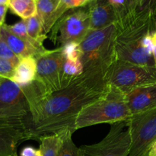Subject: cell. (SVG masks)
Listing matches in <instances>:
<instances>
[{
    "label": "cell",
    "mask_w": 156,
    "mask_h": 156,
    "mask_svg": "<svg viewBox=\"0 0 156 156\" xmlns=\"http://www.w3.org/2000/svg\"><path fill=\"white\" fill-rule=\"evenodd\" d=\"M93 1H94V0H88V3L91 2H93Z\"/></svg>",
    "instance_id": "34"
},
{
    "label": "cell",
    "mask_w": 156,
    "mask_h": 156,
    "mask_svg": "<svg viewBox=\"0 0 156 156\" xmlns=\"http://www.w3.org/2000/svg\"><path fill=\"white\" fill-rule=\"evenodd\" d=\"M36 81L45 94L57 91L68 86L73 79H69L63 71L65 58L62 47L47 50L36 57Z\"/></svg>",
    "instance_id": "6"
},
{
    "label": "cell",
    "mask_w": 156,
    "mask_h": 156,
    "mask_svg": "<svg viewBox=\"0 0 156 156\" xmlns=\"http://www.w3.org/2000/svg\"><path fill=\"white\" fill-rule=\"evenodd\" d=\"M37 79V60L33 56L23 58L15 67V74L11 79L20 86H26Z\"/></svg>",
    "instance_id": "16"
},
{
    "label": "cell",
    "mask_w": 156,
    "mask_h": 156,
    "mask_svg": "<svg viewBox=\"0 0 156 156\" xmlns=\"http://www.w3.org/2000/svg\"><path fill=\"white\" fill-rule=\"evenodd\" d=\"M30 104L24 87L11 79L0 80V118L28 117Z\"/></svg>",
    "instance_id": "10"
},
{
    "label": "cell",
    "mask_w": 156,
    "mask_h": 156,
    "mask_svg": "<svg viewBox=\"0 0 156 156\" xmlns=\"http://www.w3.org/2000/svg\"><path fill=\"white\" fill-rule=\"evenodd\" d=\"M152 44H153V51H152V54H153V59L154 62H155V66L156 68V29H154L152 32Z\"/></svg>",
    "instance_id": "30"
},
{
    "label": "cell",
    "mask_w": 156,
    "mask_h": 156,
    "mask_svg": "<svg viewBox=\"0 0 156 156\" xmlns=\"http://www.w3.org/2000/svg\"><path fill=\"white\" fill-rule=\"evenodd\" d=\"M73 133L74 131L71 129L68 131L59 148L57 156H78L79 155V148L73 140Z\"/></svg>",
    "instance_id": "22"
},
{
    "label": "cell",
    "mask_w": 156,
    "mask_h": 156,
    "mask_svg": "<svg viewBox=\"0 0 156 156\" xmlns=\"http://www.w3.org/2000/svg\"><path fill=\"white\" fill-rule=\"evenodd\" d=\"M9 9L22 20L37 15V0H10Z\"/></svg>",
    "instance_id": "18"
},
{
    "label": "cell",
    "mask_w": 156,
    "mask_h": 156,
    "mask_svg": "<svg viewBox=\"0 0 156 156\" xmlns=\"http://www.w3.org/2000/svg\"><path fill=\"white\" fill-rule=\"evenodd\" d=\"M105 79L108 85L126 94L137 87L156 82V68L115 59L108 67Z\"/></svg>",
    "instance_id": "5"
},
{
    "label": "cell",
    "mask_w": 156,
    "mask_h": 156,
    "mask_svg": "<svg viewBox=\"0 0 156 156\" xmlns=\"http://www.w3.org/2000/svg\"><path fill=\"white\" fill-rule=\"evenodd\" d=\"M6 26H7V28L12 34L16 35L18 37L21 38L24 41L33 44L34 46L38 47V48H45L44 47V45H41V44H38L37 42H36L34 40H33L29 36L28 33H27V26H26V23L24 20H21V21H18V22L15 23V24H12V25H7L6 24Z\"/></svg>",
    "instance_id": "20"
},
{
    "label": "cell",
    "mask_w": 156,
    "mask_h": 156,
    "mask_svg": "<svg viewBox=\"0 0 156 156\" xmlns=\"http://www.w3.org/2000/svg\"><path fill=\"white\" fill-rule=\"evenodd\" d=\"M61 47H62V53H63L65 59H79L82 57L80 43H67Z\"/></svg>",
    "instance_id": "23"
},
{
    "label": "cell",
    "mask_w": 156,
    "mask_h": 156,
    "mask_svg": "<svg viewBox=\"0 0 156 156\" xmlns=\"http://www.w3.org/2000/svg\"><path fill=\"white\" fill-rule=\"evenodd\" d=\"M37 15L45 34L52 30L59 18L69 11L61 4V0H37Z\"/></svg>",
    "instance_id": "14"
},
{
    "label": "cell",
    "mask_w": 156,
    "mask_h": 156,
    "mask_svg": "<svg viewBox=\"0 0 156 156\" xmlns=\"http://www.w3.org/2000/svg\"><path fill=\"white\" fill-rule=\"evenodd\" d=\"M0 58L7 59L10 61L12 63L17 66L21 59L15 54L13 51L11 50L10 47H9L5 41L0 37Z\"/></svg>",
    "instance_id": "24"
},
{
    "label": "cell",
    "mask_w": 156,
    "mask_h": 156,
    "mask_svg": "<svg viewBox=\"0 0 156 156\" xmlns=\"http://www.w3.org/2000/svg\"><path fill=\"white\" fill-rule=\"evenodd\" d=\"M20 156H42V155L40 149H37L34 147L28 146L23 148Z\"/></svg>",
    "instance_id": "28"
},
{
    "label": "cell",
    "mask_w": 156,
    "mask_h": 156,
    "mask_svg": "<svg viewBox=\"0 0 156 156\" xmlns=\"http://www.w3.org/2000/svg\"><path fill=\"white\" fill-rule=\"evenodd\" d=\"M116 59L133 64L155 66L153 59L152 15L133 11L117 21Z\"/></svg>",
    "instance_id": "2"
},
{
    "label": "cell",
    "mask_w": 156,
    "mask_h": 156,
    "mask_svg": "<svg viewBox=\"0 0 156 156\" xmlns=\"http://www.w3.org/2000/svg\"><path fill=\"white\" fill-rule=\"evenodd\" d=\"M117 22L98 30H90L80 42L84 74L105 76L115 57Z\"/></svg>",
    "instance_id": "3"
},
{
    "label": "cell",
    "mask_w": 156,
    "mask_h": 156,
    "mask_svg": "<svg viewBox=\"0 0 156 156\" xmlns=\"http://www.w3.org/2000/svg\"><path fill=\"white\" fill-rule=\"evenodd\" d=\"M126 100L132 116L156 108V82L134 88L126 94Z\"/></svg>",
    "instance_id": "12"
},
{
    "label": "cell",
    "mask_w": 156,
    "mask_h": 156,
    "mask_svg": "<svg viewBox=\"0 0 156 156\" xmlns=\"http://www.w3.org/2000/svg\"><path fill=\"white\" fill-rule=\"evenodd\" d=\"M69 130L66 129L57 133L41 136L38 142L42 156H57L59 148Z\"/></svg>",
    "instance_id": "17"
},
{
    "label": "cell",
    "mask_w": 156,
    "mask_h": 156,
    "mask_svg": "<svg viewBox=\"0 0 156 156\" xmlns=\"http://www.w3.org/2000/svg\"><path fill=\"white\" fill-rule=\"evenodd\" d=\"M10 0H0V5H8L9 6Z\"/></svg>",
    "instance_id": "33"
},
{
    "label": "cell",
    "mask_w": 156,
    "mask_h": 156,
    "mask_svg": "<svg viewBox=\"0 0 156 156\" xmlns=\"http://www.w3.org/2000/svg\"><path fill=\"white\" fill-rule=\"evenodd\" d=\"M156 7V0H136V12H147L152 15Z\"/></svg>",
    "instance_id": "26"
},
{
    "label": "cell",
    "mask_w": 156,
    "mask_h": 156,
    "mask_svg": "<svg viewBox=\"0 0 156 156\" xmlns=\"http://www.w3.org/2000/svg\"><path fill=\"white\" fill-rule=\"evenodd\" d=\"M152 19H153V24H154V27L156 29V7L154 9L153 12H152Z\"/></svg>",
    "instance_id": "32"
},
{
    "label": "cell",
    "mask_w": 156,
    "mask_h": 156,
    "mask_svg": "<svg viewBox=\"0 0 156 156\" xmlns=\"http://www.w3.org/2000/svg\"><path fill=\"white\" fill-rule=\"evenodd\" d=\"M2 79V78H0V80H1V79Z\"/></svg>",
    "instance_id": "35"
},
{
    "label": "cell",
    "mask_w": 156,
    "mask_h": 156,
    "mask_svg": "<svg viewBox=\"0 0 156 156\" xmlns=\"http://www.w3.org/2000/svg\"><path fill=\"white\" fill-rule=\"evenodd\" d=\"M16 66L7 59L0 58V78L12 79L15 74Z\"/></svg>",
    "instance_id": "25"
},
{
    "label": "cell",
    "mask_w": 156,
    "mask_h": 156,
    "mask_svg": "<svg viewBox=\"0 0 156 156\" xmlns=\"http://www.w3.org/2000/svg\"><path fill=\"white\" fill-rule=\"evenodd\" d=\"M0 37L5 41L11 50L20 59L30 56L36 58L41 53L47 50L46 48H38L17 37L7 28L5 24L0 27Z\"/></svg>",
    "instance_id": "15"
},
{
    "label": "cell",
    "mask_w": 156,
    "mask_h": 156,
    "mask_svg": "<svg viewBox=\"0 0 156 156\" xmlns=\"http://www.w3.org/2000/svg\"><path fill=\"white\" fill-rule=\"evenodd\" d=\"M90 30V17L87 5L72 9L67 11L53 26L51 40L54 44L58 41L62 46L70 42L80 43Z\"/></svg>",
    "instance_id": "8"
},
{
    "label": "cell",
    "mask_w": 156,
    "mask_h": 156,
    "mask_svg": "<svg viewBox=\"0 0 156 156\" xmlns=\"http://www.w3.org/2000/svg\"><path fill=\"white\" fill-rule=\"evenodd\" d=\"M88 0H61V4L67 9L69 10L76 8H80L86 6Z\"/></svg>",
    "instance_id": "27"
},
{
    "label": "cell",
    "mask_w": 156,
    "mask_h": 156,
    "mask_svg": "<svg viewBox=\"0 0 156 156\" xmlns=\"http://www.w3.org/2000/svg\"><path fill=\"white\" fill-rule=\"evenodd\" d=\"M63 71L69 79H73L82 76L84 73V67L81 59H65Z\"/></svg>",
    "instance_id": "21"
},
{
    "label": "cell",
    "mask_w": 156,
    "mask_h": 156,
    "mask_svg": "<svg viewBox=\"0 0 156 156\" xmlns=\"http://www.w3.org/2000/svg\"><path fill=\"white\" fill-rule=\"evenodd\" d=\"M17 156H18V155H17Z\"/></svg>",
    "instance_id": "36"
},
{
    "label": "cell",
    "mask_w": 156,
    "mask_h": 156,
    "mask_svg": "<svg viewBox=\"0 0 156 156\" xmlns=\"http://www.w3.org/2000/svg\"><path fill=\"white\" fill-rule=\"evenodd\" d=\"M145 156H156V141L151 146Z\"/></svg>",
    "instance_id": "31"
},
{
    "label": "cell",
    "mask_w": 156,
    "mask_h": 156,
    "mask_svg": "<svg viewBox=\"0 0 156 156\" xmlns=\"http://www.w3.org/2000/svg\"><path fill=\"white\" fill-rule=\"evenodd\" d=\"M30 140L27 117L0 118V156H17V148Z\"/></svg>",
    "instance_id": "11"
},
{
    "label": "cell",
    "mask_w": 156,
    "mask_h": 156,
    "mask_svg": "<svg viewBox=\"0 0 156 156\" xmlns=\"http://www.w3.org/2000/svg\"><path fill=\"white\" fill-rule=\"evenodd\" d=\"M130 143L129 121L119 122L111 124L101 141L79 147L78 156H127Z\"/></svg>",
    "instance_id": "7"
},
{
    "label": "cell",
    "mask_w": 156,
    "mask_h": 156,
    "mask_svg": "<svg viewBox=\"0 0 156 156\" xmlns=\"http://www.w3.org/2000/svg\"><path fill=\"white\" fill-rule=\"evenodd\" d=\"M108 88L103 76L82 74L65 88L44 94L37 88L30 97L27 125L30 140L38 141L43 136L66 129L75 132L77 116L83 108L100 98Z\"/></svg>",
    "instance_id": "1"
},
{
    "label": "cell",
    "mask_w": 156,
    "mask_h": 156,
    "mask_svg": "<svg viewBox=\"0 0 156 156\" xmlns=\"http://www.w3.org/2000/svg\"><path fill=\"white\" fill-rule=\"evenodd\" d=\"M27 26L29 36L38 44L44 45V41L47 38V34L44 33L42 23L37 15L24 20Z\"/></svg>",
    "instance_id": "19"
},
{
    "label": "cell",
    "mask_w": 156,
    "mask_h": 156,
    "mask_svg": "<svg viewBox=\"0 0 156 156\" xmlns=\"http://www.w3.org/2000/svg\"><path fill=\"white\" fill-rule=\"evenodd\" d=\"M129 128L131 143L127 156H145L156 141V108L133 115Z\"/></svg>",
    "instance_id": "9"
},
{
    "label": "cell",
    "mask_w": 156,
    "mask_h": 156,
    "mask_svg": "<svg viewBox=\"0 0 156 156\" xmlns=\"http://www.w3.org/2000/svg\"><path fill=\"white\" fill-rule=\"evenodd\" d=\"M8 9H9L8 5H0V27H2L5 24L4 21Z\"/></svg>",
    "instance_id": "29"
},
{
    "label": "cell",
    "mask_w": 156,
    "mask_h": 156,
    "mask_svg": "<svg viewBox=\"0 0 156 156\" xmlns=\"http://www.w3.org/2000/svg\"><path fill=\"white\" fill-rule=\"evenodd\" d=\"M132 117L126 94L108 85L105 94L82 109L75 123L76 130L101 123L129 121Z\"/></svg>",
    "instance_id": "4"
},
{
    "label": "cell",
    "mask_w": 156,
    "mask_h": 156,
    "mask_svg": "<svg viewBox=\"0 0 156 156\" xmlns=\"http://www.w3.org/2000/svg\"><path fill=\"white\" fill-rule=\"evenodd\" d=\"M90 17V28L98 30L117 22V16L108 0H94L87 5Z\"/></svg>",
    "instance_id": "13"
}]
</instances>
